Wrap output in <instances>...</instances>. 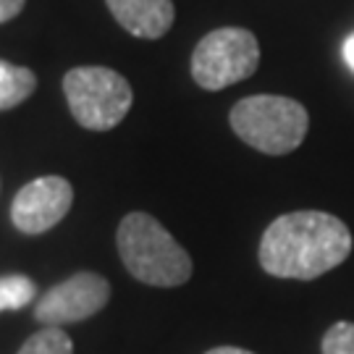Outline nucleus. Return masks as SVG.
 I'll return each instance as SVG.
<instances>
[{"mask_svg": "<svg viewBox=\"0 0 354 354\" xmlns=\"http://www.w3.org/2000/svg\"><path fill=\"white\" fill-rule=\"evenodd\" d=\"M260 45L250 29L223 26L205 35L192 53V76L203 89L218 92L257 71Z\"/></svg>", "mask_w": 354, "mask_h": 354, "instance_id": "nucleus-5", "label": "nucleus"}, {"mask_svg": "<svg viewBox=\"0 0 354 354\" xmlns=\"http://www.w3.org/2000/svg\"><path fill=\"white\" fill-rule=\"evenodd\" d=\"M108 8L129 35L142 39L163 37L176 16L171 0H108Z\"/></svg>", "mask_w": 354, "mask_h": 354, "instance_id": "nucleus-8", "label": "nucleus"}, {"mask_svg": "<svg viewBox=\"0 0 354 354\" xmlns=\"http://www.w3.org/2000/svg\"><path fill=\"white\" fill-rule=\"evenodd\" d=\"M323 354H354V323H333L323 336Z\"/></svg>", "mask_w": 354, "mask_h": 354, "instance_id": "nucleus-12", "label": "nucleus"}, {"mask_svg": "<svg viewBox=\"0 0 354 354\" xmlns=\"http://www.w3.org/2000/svg\"><path fill=\"white\" fill-rule=\"evenodd\" d=\"M310 115L302 102L281 95H252L231 108V129L266 155H286L307 137Z\"/></svg>", "mask_w": 354, "mask_h": 354, "instance_id": "nucleus-3", "label": "nucleus"}, {"mask_svg": "<svg viewBox=\"0 0 354 354\" xmlns=\"http://www.w3.org/2000/svg\"><path fill=\"white\" fill-rule=\"evenodd\" d=\"M24 8V0H0V24L16 19Z\"/></svg>", "mask_w": 354, "mask_h": 354, "instance_id": "nucleus-13", "label": "nucleus"}, {"mask_svg": "<svg viewBox=\"0 0 354 354\" xmlns=\"http://www.w3.org/2000/svg\"><path fill=\"white\" fill-rule=\"evenodd\" d=\"M207 354H252V352L239 349V346H215V349H210Z\"/></svg>", "mask_w": 354, "mask_h": 354, "instance_id": "nucleus-15", "label": "nucleus"}, {"mask_svg": "<svg viewBox=\"0 0 354 354\" xmlns=\"http://www.w3.org/2000/svg\"><path fill=\"white\" fill-rule=\"evenodd\" d=\"M352 252V231L336 215L299 210L276 218L260 241V266L276 279L313 281L342 266Z\"/></svg>", "mask_w": 354, "mask_h": 354, "instance_id": "nucleus-1", "label": "nucleus"}, {"mask_svg": "<svg viewBox=\"0 0 354 354\" xmlns=\"http://www.w3.org/2000/svg\"><path fill=\"white\" fill-rule=\"evenodd\" d=\"M19 354H74V344L64 328L45 326L35 336H29Z\"/></svg>", "mask_w": 354, "mask_h": 354, "instance_id": "nucleus-11", "label": "nucleus"}, {"mask_svg": "<svg viewBox=\"0 0 354 354\" xmlns=\"http://www.w3.org/2000/svg\"><path fill=\"white\" fill-rule=\"evenodd\" d=\"M64 92L71 115L84 129L108 131L124 121L131 108V84L105 66H79L64 79Z\"/></svg>", "mask_w": 354, "mask_h": 354, "instance_id": "nucleus-4", "label": "nucleus"}, {"mask_svg": "<svg viewBox=\"0 0 354 354\" xmlns=\"http://www.w3.org/2000/svg\"><path fill=\"white\" fill-rule=\"evenodd\" d=\"M74 189L61 176H42L19 189L11 205V221L21 234H45L71 210Z\"/></svg>", "mask_w": 354, "mask_h": 354, "instance_id": "nucleus-7", "label": "nucleus"}, {"mask_svg": "<svg viewBox=\"0 0 354 354\" xmlns=\"http://www.w3.org/2000/svg\"><path fill=\"white\" fill-rule=\"evenodd\" d=\"M108 299H111L108 281L97 273L84 270L45 291L35 304V317L42 326L61 328L66 323H79L100 313Z\"/></svg>", "mask_w": 354, "mask_h": 354, "instance_id": "nucleus-6", "label": "nucleus"}, {"mask_svg": "<svg viewBox=\"0 0 354 354\" xmlns=\"http://www.w3.org/2000/svg\"><path fill=\"white\" fill-rule=\"evenodd\" d=\"M37 286L29 276H0V313L6 310H21L29 302H35Z\"/></svg>", "mask_w": 354, "mask_h": 354, "instance_id": "nucleus-10", "label": "nucleus"}, {"mask_svg": "<svg viewBox=\"0 0 354 354\" xmlns=\"http://www.w3.org/2000/svg\"><path fill=\"white\" fill-rule=\"evenodd\" d=\"M342 58H344V64L349 66V71L354 74V32L349 35V37L344 39V45H342Z\"/></svg>", "mask_w": 354, "mask_h": 354, "instance_id": "nucleus-14", "label": "nucleus"}, {"mask_svg": "<svg viewBox=\"0 0 354 354\" xmlns=\"http://www.w3.org/2000/svg\"><path fill=\"white\" fill-rule=\"evenodd\" d=\"M37 89V76L26 66L0 61V111H11Z\"/></svg>", "mask_w": 354, "mask_h": 354, "instance_id": "nucleus-9", "label": "nucleus"}, {"mask_svg": "<svg viewBox=\"0 0 354 354\" xmlns=\"http://www.w3.org/2000/svg\"><path fill=\"white\" fill-rule=\"evenodd\" d=\"M118 254L127 270L150 286H181L192 279V257L152 215L129 213L118 226Z\"/></svg>", "mask_w": 354, "mask_h": 354, "instance_id": "nucleus-2", "label": "nucleus"}]
</instances>
